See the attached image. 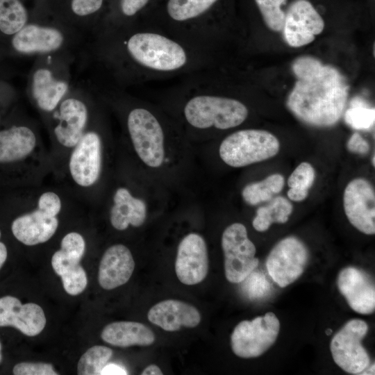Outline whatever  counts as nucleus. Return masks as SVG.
Listing matches in <instances>:
<instances>
[{"label": "nucleus", "instance_id": "obj_1", "mask_svg": "<svg viewBox=\"0 0 375 375\" xmlns=\"http://www.w3.org/2000/svg\"><path fill=\"white\" fill-rule=\"evenodd\" d=\"M297 78L287 106L301 122L317 127L335 125L342 116L349 87L335 67L319 59L303 56L292 64Z\"/></svg>", "mask_w": 375, "mask_h": 375}, {"label": "nucleus", "instance_id": "obj_2", "mask_svg": "<svg viewBox=\"0 0 375 375\" xmlns=\"http://www.w3.org/2000/svg\"><path fill=\"white\" fill-rule=\"evenodd\" d=\"M120 51L124 60L140 77L176 75L206 66V48L165 30H130Z\"/></svg>", "mask_w": 375, "mask_h": 375}, {"label": "nucleus", "instance_id": "obj_3", "mask_svg": "<svg viewBox=\"0 0 375 375\" xmlns=\"http://www.w3.org/2000/svg\"><path fill=\"white\" fill-rule=\"evenodd\" d=\"M199 90L188 98L183 106L186 122L199 130H227L242 124L249 110L240 101L206 92L201 83Z\"/></svg>", "mask_w": 375, "mask_h": 375}, {"label": "nucleus", "instance_id": "obj_4", "mask_svg": "<svg viewBox=\"0 0 375 375\" xmlns=\"http://www.w3.org/2000/svg\"><path fill=\"white\" fill-rule=\"evenodd\" d=\"M277 138L260 129H244L225 138L220 144L221 159L233 167H242L268 160L279 151Z\"/></svg>", "mask_w": 375, "mask_h": 375}, {"label": "nucleus", "instance_id": "obj_5", "mask_svg": "<svg viewBox=\"0 0 375 375\" xmlns=\"http://www.w3.org/2000/svg\"><path fill=\"white\" fill-rule=\"evenodd\" d=\"M135 151L147 166L158 168L165 158V132L160 120L149 108L136 107L126 119Z\"/></svg>", "mask_w": 375, "mask_h": 375}, {"label": "nucleus", "instance_id": "obj_6", "mask_svg": "<svg viewBox=\"0 0 375 375\" xmlns=\"http://www.w3.org/2000/svg\"><path fill=\"white\" fill-rule=\"evenodd\" d=\"M279 329V320L272 312L252 320L242 321L231 334L232 350L240 358L258 357L275 342Z\"/></svg>", "mask_w": 375, "mask_h": 375}, {"label": "nucleus", "instance_id": "obj_7", "mask_svg": "<svg viewBox=\"0 0 375 375\" xmlns=\"http://www.w3.org/2000/svg\"><path fill=\"white\" fill-rule=\"evenodd\" d=\"M226 279L232 283H242L258 267L256 247L249 240L244 225L233 223L222 236Z\"/></svg>", "mask_w": 375, "mask_h": 375}, {"label": "nucleus", "instance_id": "obj_8", "mask_svg": "<svg viewBox=\"0 0 375 375\" xmlns=\"http://www.w3.org/2000/svg\"><path fill=\"white\" fill-rule=\"evenodd\" d=\"M368 331L367 324L359 319L347 322L331 340L330 349L335 362L344 371L360 374L370 364V358L361 344Z\"/></svg>", "mask_w": 375, "mask_h": 375}, {"label": "nucleus", "instance_id": "obj_9", "mask_svg": "<svg viewBox=\"0 0 375 375\" xmlns=\"http://www.w3.org/2000/svg\"><path fill=\"white\" fill-rule=\"evenodd\" d=\"M308 260L305 244L297 238L290 236L280 240L270 251L266 267L272 280L285 288L303 274Z\"/></svg>", "mask_w": 375, "mask_h": 375}, {"label": "nucleus", "instance_id": "obj_10", "mask_svg": "<svg viewBox=\"0 0 375 375\" xmlns=\"http://www.w3.org/2000/svg\"><path fill=\"white\" fill-rule=\"evenodd\" d=\"M324 28L322 17L309 1L294 0L285 11L282 31L290 47H301L313 42Z\"/></svg>", "mask_w": 375, "mask_h": 375}, {"label": "nucleus", "instance_id": "obj_11", "mask_svg": "<svg viewBox=\"0 0 375 375\" xmlns=\"http://www.w3.org/2000/svg\"><path fill=\"white\" fill-rule=\"evenodd\" d=\"M343 207L349 222L366 235L375 233V192L370 183L356 178L347 185Z\"/></svg>", "mask_w": 375, "mask_h": 375}, {"label": "nucleus", "instance_id": "obj_12", "mask_svg": "<svg viewBox=\"0 0 375 375\" xmlns=\"http://www.w3.org/2000/svg\"><path fill=\"white\" fill-rule=\"evenodd\" d=\"M175 272L185 285H196L205 279L208 272V255L206 243L200 235L191 233L182 239L177 249Z\"/></svg>", "mask_w": 375, "mask_h": 375}, {"label": "nucleus", "instance_id": "obj_13", "mask_svg": "<svg viewBox=\"0 0 375 375\" xmlns=\"http://www.w3.org/2000/svg\"><path fill=\"white\" fill-rule=\"evenodd\" d=\"M69 167L72 178L81 186H90L98 180L101 169V141L97 133L83 134L71 155Z\"/></svg>", "mask_w": 375, "mask_h": 375}, {"label": "nucleus", "instance_id": "obj_14", "mask_svg": "<svg viewBox=\"0 0 375 375\" xmlns=\"http://www.w3.org/2000/svg\"><path fill=\"white\" fill-rule=\"evenodd\" d=\"M338 287L352 310L369 315L375 309V288L371 276L362 269L345 267L338 277Z\"/></svg>", "mask_w": 375, "mask_h": 375}, {"label": "nucleus", "instance_id": "obj_15", "mask_svg": "<svg viewBox=\"0 0 375 375\" xmlns=\"http://www.w3.org/2000/svg\"><path fill=\"white\" fill-rule=\"evenodd\" d=\"M42 308L34 303L22 304L12 296L0 298V326H13L27 336L40 334L45 327Z\"/></svg>", "mask_w": 375, "mask_h": 375}, {"label": "nucleus", "instance_id": "obj_16", "mask_svg": "<svg viewBox=\"0 0 375 375\" xmlns=\"http://www.w3.org/2000/svg\"><path fill=\"white\" fill-rule=\"evenodd\" d=\"M10 42L12 50L18 53H48L62 47L65 35L56 28L27 23Z\"/></svg>", "mask_w": 375, "mask_h": 375}, {"label": "nucleus", "instance_id": "obj_17", "mask_svg": "<svg viewBox=\"0 0 375 375\" xmlns=\"http://www.w3.org/2000/svg\"><path fill=\"white\" fill-rule=\"evenodd\" d=\"M147 317L151 323L169 332L178 331L183 326L195 327L201 321L197 308L176 299H167L155 304L149 309Z\"/></svg>", "mask_w": 375, "mask_h": 375}, {"label": "nucleus", "instance_id": "obj_18", "mask_svg": "<svg viewBox=\"0 0 375 375\" xmlns=\"http://www.w3.org/2000/svg\"><path fill=\"white\" fill-rule=\"evenodd\" d=\"M58 226L56 215L38 207L37 210L16 218L12 223L11 229L19 242L33 246L48 241Z\"/></svg>", "mask_w": 375, "mask_h": 375}, {"label": "nucleus", "instance_id": "obj_19", "mask_svg": "<svg viewBox=\"0 0 375 375\" xmlns=\"http://www.w3.org/2000/svg\"><path fill=\"white\" fill-rule=\"evenodd\" d=\"M135 262L130 250L123 244L110 247L103 253L99 267L98 281L105 290L118 288L130 279Z\"/></svg>", "mask_w": 375, "mask_h": 375}, {"label": "nucleus", "instance_id": "obj_20", "mask_svg": "<svg viewBox=\"0 0 375 375\" xmlns=\"http://www.w3.org/2000/svg\"><path fill=\"white\" fill-rule=\"evenodd\" d=\"M59 123L54 128L57 140L66 147L76 145L84 134L88 120L85 104L76 98L63 100L59 108Z\"/></svg>", "mask_w": 375, "mask_h": 375}, {"label": "nucleus", "instance_id": "obj_21", "mask_svg": "<svg viewBox=\"0 0 375 375\" xmlns=\"http://www.w3.org/2000/svg\"><path fill=\"white\" fill-rule=\"evenodd\" d=\"M218 0H168L166 12L175 25L169 33L190 42L195 22L203 17Z\"/></svg>", "mask_w": 375, "mask_h": 375}, {"label": "nucleus", "instance_id": "obj_22", "mask_svg": "<svg viewBox=\"0 0 375 375\" xmlns=\"http://www.w3.org/2000/svg\"><path fill=\"white\" fill-rule=\"evenodd\" d=\"M68 83L57 78L47 67L37 69L31 78V94L38 106L44 111L54 110L68 91Z\"/></svg>", "mask_w": 375, "mask_h": 375}, {"label": "nucleus", "instance_id": "obj_23", "mask_svg": "<svg viewBox=\"0 0 375 375\" xmlns=\"http://www.w3.org/2000/svg\"><path fill=\"white\" fill-rule=\"evenodd\" d=\"M113 201L110 219L115 229L123 231L130 224L138 227L144 224L147 206L143 200L132 196L127 189L120 188L115 192Z\"/></svg>", "mask_w": 375, "mask_h": 375}, {"label": "nucleus", "instance_id": "obj_24", "mask_svg": "<svg viewBox=\"0 0 375 375\" xmlns=\"http://www.w3.org/2000/svg\"><path fill=\"white\" fill-rule=\"evenodd\" d=\"M101 337L105 342L119 347L149 346L155 341V335L148 326L140 322L128 321L108 324L103 328Z\"/></svg>", "mask_w": 375, "mask_h": 375}, {"label": "nucleus", "instance_id": "obj_25", "mask_svg": "<svg viewBox=\"0 0 375 375\" xmlns=\"http://www.w3.org/2000/svg\"><path fill=\"white\" fill-rule=\"evenodd\" d=\"M36 138L24 126H13L0 131V163H9L26 158L34 149Z\"/></svg>", "mask_w": 375, "mask_h": 375}, {"label": "nucleus", "instance_id": "obj_26", "mask_svg": "<svg viewBox=\"0 0 375 375\" xmlns=\"http://www.w3.org/2000/svg\"><path fill=\"white\" fill-rule=\"evenodd\" d=\"M85 251V242L81 235L76 232L67 233L61 241V248L51 258L54 272L62 274L80 264Z\"/></svg>", "mask_w": 375, "mask_h": 375}, {"label": "nucleus", "instance_id": "obj_27", "mask_svg": "<svg viewBox=\"0 0 375 375\" xmlns=\"http://www.w3.org/2000/svg\"><path fill=\"white\" fill-rule=\"evenodd\" d=\"M293 206L285 197L279 196L270 200L268 205L258 208L252 225L259 232L267 231L272 224H284L292 212Z\"/></svg>", "mask_w": 375, "mask_h": 375}, {"label": "nucleus", "instance_id": "obj_28", "mask_svg": "<svg viewBox=\"0 0 375 375\" xmlns=\"http://www.w3.org/2000/svg\"><path fill=\"white\" fill-rule=\"evenodd\" d=\"M28 23V12L20 0H0V35L11 38Z\"/></svg>", "mask_w": 375, "mask_h": 375}, {"label": "nucleus", "instance_id": "obj_29", "mask_svg": "<svg viewBox=\"0 0 375 375\" xmlns=\"http://www.w3.org/2000/svg\"><path fill=\"white\" fill-rule=\"evenodd\" d=\"M284 177L280 174H273L261 181L251 183L246 185L242 196L246 203L255 206L270 201L274 194L279 193L283 188Z\"/></svg>", "mask_w": 375, "mask_h": 375}, {"label": "nucleus", "instance_id": "obj_30", "mask_svg": "<svg viewBox=\"0 0 375 375\" xmlns=\"http://www.w3.org/2000/svg\"><path fill=\"white\" fill-rule=\"evenodd\" d=\"M112 355L110 348L95 345L88 349L80 358L77 365L79 375H99Z\"/></svg>", "mask_w": 375, "mask_h": 375}, {"label": "nucleus", "instance_id": "obj_31", "mask_svg": "<svg viewBox=\"0 0 375 375\" xmlns=\"http://www.w3.org/2000/svg\"><path fill=\"white\" fill-rule=\"evenodd\" d=\"M375 110L369 108L362 100L354 99L351 107L344 112V121L356 130H368L374 124Z\"/></svg>", "mask_w": 375, "mask_h": 375}, {"label": "nucleus", "instance_id": "obj_32", "mask_svg": "<svg viewBox=\"0 0 375 375\" xmlns=\"http://www.w3.org/2000/svg\"><path fill=\"white\" fill-rule=\"evenodd\" d=\"M255 2L267 26L272 31H281L285 16L282 7L287 0H255Z\"/></svg>", "mask_w": 375, "mask_h": 375}, {"label": "nucleus", "instance_id": "obj_33", "mask_svg": "<svg viewBox=\"0 0 375 375\" xmlns=\"http://www.w3.org/2000/svg\"><path fill=\"white\" fill-rule=\"evenodd\" d=\"M60 277L65 290L72 296L82 293L88 285L86 272L80 264L65 272Z\"/></svg>", "mask_w": 375, "mask_h": 375}, {"label": "nucleus", "instance_id": "obj_34", "mask_svg": "<svg viewBox=\"0 0 375 375\" xmlns=\"http://www.w3.org/2000/svg\"><path fill=\"white\" fill-rule=\"evenodd\" d=\"M315 170L310 163L302 162L292 172L288 180L290 188L308 190L314 183Z\"/></svg>", "mask_w": 375, "mask_h": 375}, {"label": "nucleus", "instance_id": "obj_35", "mask_svg": "<svg viewBox=\"0 0 375 375\" xmlns=\"http://www.w3.org/2000/svg\"><path fill=\"white\" fill-rule=\"evenodd\" d=\"M15 375H58L51 364L44 362H20L13 367Z\"/></svg>", "mask_w": 375, "mask_h": 375}, {"label": "nucleus", "instance_id": "obj_36", "mask_svg": "<svg viewBox=\"0 0 375 375\" xmlns=\"http://www.w3.org/2000/svg\"><path fill=\"white\" fill-rule=\"evenodd\" d=\"M103 2V0H72L71 8L76 15L85 17L99 10Z\"/></svg>", "mask_w": 375, "mask_h": 375}, {"label": "nucleus", "instance_id": "obj_37", "mask_svg": "<svg viewBox=\"0 0 375 375\" xmlns=\"http://www.w3.org/2000/svg\"><path fill=\"white\" fill-rule=\"evenodd\" d=\"M246 281L245 290L250 297H260L266 290L267 285L264 277L254 274L253 271L244 280Z\"/></svg>", "mask_w": 375, "mask_h": 375}, {"label": "nucleus", "instance_id": "obj_38", "mask_svg": "<svg viewBox=\"0 0 375 375\" xmlns=\"http://www.w3.org/2000/svg\"><path fill=\"white\" fill-rule=\"evenodd\" d=\"M149 1V0H121L122 13L127 17H132L142 10Z\"/></svg>", "mask_w": 375, "mask_h": 375}, {"label": "nucleus", "instance_id": "obj_39", "mask_svg": "<svg viewBox=\"0 0 375 375\" xmlns=\"http://www.w3.org/2000/svg\"><path fill=\"white\" fill-rule=\"evenodd\" d=\"M347 149L352 153L365 154L369 150L368 142L358 133H354L349 139Z\"/></svg>", "mask_w": 375, "mask_h": 375}, {"label": "nucleus", "instance_id": "obj_40", "mask_svg": "<svg viewBox=\"0 0 375 375\" xmlns=\"http://www.w3.org/2000/svg\"><path fill=\"white\" fill-rule=\"evenodd\" d=\"M308 195V190L290 188L288 191V197L289 199L294 201H302L306 199Z\"/></svg>", "mask_w": 375, "mask_h": 375}, {"label": "nucleus", "instance_id": "obj_41", "mask_svg": "<svg viewBox=\"0 0 375 375\" xmlns=\"http://www.w3.org/2000/svg\"><path fill=\"white\" fill-rule=\"evenodd\" d=\"M127 374L124 367L116 364H106L101 372L102 375H124Z\"/></svg>", "mask_w": 375, "mask_h": 375}, {"label": "nucleus", "instance_id": "obj_42", "mask_svg": "<svg viewBox=\"0 0 375 375\" xmlns=\"http://www.w3.org/2000/svg\"><path fill=\"white\" fill-rule=\"evenodd\" d=\"M142 375H162V372L160 367L156 365L147 366L141 373Z\"/></svg>", "mask_w": 375, "mask_h": 375}, {"label": "nucleus", "instance_id": "obj_43", "mask_svg": "<svg viewBox=\"0 0 375 375\" xmlns=\"http://www.w3.org/2000/svg\"><path fill=\"white\" fill-rule=\"evenodd\" d=\"M0 237H1V231H0ZM8 256V251L6 245L0 242V269L4 264Z\"/></svg>", "mask_w": 375, "mask_h": 375}, {"label": "nucleus", "instance_id": "obj_44", "mask_svg": "<svg viewBox=\"0 0 375 375\" xmlns=\"http://www.w3.org/2000/svg\"><path fill=\"white\" fill-rule=\"evenodd\" d=\"M367 370H364L363 372H362L360 373V374L362 373V372H365V373H363L362 374H374V364L373 363L372 366L369 367V369L366 368Z\"/></svg>", "mask_w": 375, "mask_h": 375}, {"label": "nucleus", "instance_id": "obj_45", "mask_svg": "<svg viewBox=\"0 0 375 375\" xmlns=\"http://www.w3.org/2000/svg\"><path fill=\"white\" fill-rule=\"evenodd\" d=\"M2 360V354H1V342H0V363Z\"/></svg>", "mask_w": 375, "mask_h": 375}, {"label": "nucleus", "instance_id": "obj_46", "mask_svg": "<svg viewBox=\"0 0 375 375\" xmlns=\"http://www.w3.org/2000/svg\"><path fill=\"white\" fill-rule=\"evenodd\" d=\"M375 163H374V155L373 156V165L374 166Z\"/></svg>", "mask_w": 375, "mask_h": 375}]
</instances>
